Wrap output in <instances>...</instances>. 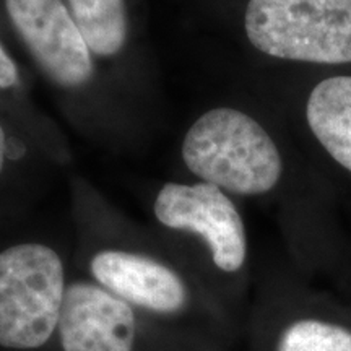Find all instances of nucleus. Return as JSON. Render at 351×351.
I'll use <instances>...</instances> for the list:
<instances>
[{"mask_svg":"<svg viewBox=\"0 0 351 351\" xmlns=\"http://www.w3.org/2000/svg\"><path fill=\"white\" fill-rule=\"evenodd\" d=\"M86 278L176 330L217 346L230 322L199 295L181 267L137 245L98 244L85 257Z\"/></svg>","mask_w":351,"mask_h":351,"instance_id":"f257e3e1","label":"nucleus"},{"mask_svg":"<svg viewBox=\"0 0 351 351\" xmlns=\"http://www.w3.org/2000/svg\"><path fill=\"white\" fill-rule=\"evenodd\" d=\"M69 282L64 252L51 241L0 249V350L47 351Z\"/></svg>","mask_w":351,"mask_h":351,"instance_id":"f03ea898","label":"nucleus"},{"mask_svg":"<svg viewBox=\"0 0 351 351\" xmlns=\"http://www.w3.org/2000/svg\"><path fill=\"white\" fill-rule=\"evenodd\" d=\"M47 351H218L148 317L86 276L70 278Z\"/></svg>","mask_w":351,"mask_h":351,"instance_id":"7ed1b4c3","label":"nucleus"},{"mask_svg":"<svg viewBox=\"0 0 351 351\" xmlns=\"http://www.w3.org/2000/svg\"><path fill=\"white\" fill-rule=\"evenodd\" d=\"M181 155L192 174L231 194H267L282 178L274 140L256 119L232 108L202 114L189 127Z\"/></svg>","mask_w":351,"mask_h":351,"instance_id":"20e7f679","label":"nucleus"},{"mask_svg":"<svg viewBox=\"0 0 351 351\" xmlns=\"http://www.w3.org/2000/svg\"><path fill=\"white\" fill-rule=\"evenodd\" d=\"M245 34L276 59L351 62V0H249Z\"/></svg>","mask_w":351,"mask_h":351,"instance_id":"39448f33","label":"nucleus"},{"mask_svg":"<svg viewBox=\"0 0 351 351\" xmlns=\"http://www.w3.org/2000/svg\"><path fill=\"white\" fill-rule=\"evenodd\" d=\"M153 218L165 231L199 239L218 271L238 274L247 261V236L239 210L208 182H166L153 200Z\"/></svg>","mask_w":351,"mask_h":351,"instance_id":"423d86ee","label":"nucleus"},{"mask_svg":"<svg viewBox=\"0 0 351 351\" xmlns=\"http://www.w3.org/2000/svg\"><path fill=\"white\" fill-rule=\"evenodd\" d=\"M5 12L44 75L77 90L93 78V52L62 0H5Z\"/></svg>","mask_w":351,"mask_h":351,"instance_id":"0eeeda50","label":"nucleus"},{"mask_svg":"<svg viewBox=\"0 0 351 351\" xmlns=\"http://www.w3.org/2000/svg\"><path fill=\"white\" fill-rule=\"evenodd\" d=\"M306 116L333 160L351 171V77L320 82L307 99Z\"/></svg>","mask_w":351,"mask_h":351,"instance_id":"6e6552de","label":"nucleus"},{"mask_svg":"<svg viewBox=\"0 0 351 351\" xmlns=\"http://www.w3.org/2000/svg\"><path fill=\"white\" fill-rule=\"evenodd\" d=\"M69 10L93 54L114 57L129 34L124 0H67Z\"/></svg>","mask_w":351,"mask_h":351,"instance_id":"1a4fd4ad","label":"nucleus"},{"mask_svg":"<svg viewBox=\"0 0 351 351\" xmlns=\"http://www.w3.org/2000/svg\"><path fill=\"white\" fill-rule=\"evenodd\" d=\"M265 351H351V328L319 317L283 320L267 335Z\"/></svg>","mask_w":351,"mask_h":351,"instance_id":"9d476101","label":"nucleus"},{"mask_svg":"<svg viewBox=\"0 0 351 351\" xmlns=\"http://www.w3.org/2000/svg\"><path fill=\"white\" fill-rule=\"evenodd\" d=\"M20 72L7 47L0 41V91L12 90L19 85Z\"/></svg>","mask_w":351,"mask_h":351,"instance_id":"9b49d317","label":"nucleus"},{"mask_svg":"<svg viewBox=\"0 0 351 351\" xmlns=\"http://www.w3.org/2000/svg\"><path fill=\"white\" fill-rule=\"evenodd\" d=\"M10 152H12L10 137H8L5 125H3L2 121H0V178H2L7 171L8 160H10Z\"/></svg>","mask_w":351,"mask_h":351,"instance_id":"f8f14e48","label":"nucleus"}]
</instances>
